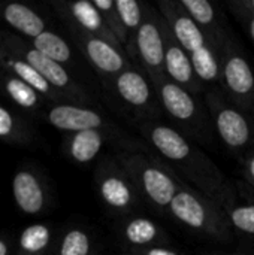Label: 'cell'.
Masks as SVG:
<instances>
[{
  "label": "cell",
  "instance_id": "obj_36",
  "mask_svg": "<svg viewBox=\"0 0 254 255\" xmlns=\"http://www.w3.org/2000/svg\"><path fill=\"white\" fill-rule=\"evenodd\" d=\"M121 255H136V254H133L132 251H127V253H124V254H121Z\"/></svg>",
  "mask_w": 254,
  "mask_h": 255
},
{
  "label": "cell",
  "instance_id": "obj_28",
  "mask_svg": "<svg viewBox=\"0 0 254 255\" xmlns=\"http://www.w3.org/2000/svg\"><path fill=\"white\" fill-rule=\"evenodd\" d=\"M6 91L22 108H33L37 103L36 90H33L21 79H9L6 84Z\"/></svg>",
  "mask_w": 254,
  "mask_h": 255
},
{
  "label": "cell",
  "instance_id": "obj_3",
  "mask_svg": "<svg viewBox=\"0 0 254 255\" xmlns=\"http://www.w3.org/2000/svg\"><path fill=\"white\" fill-rule=\"evenodd\" d=\"M168 215L199 236L217 242H231L234 238V229L223 208L187 182L175 194Z\"/></svg>",
  "mask_w": 254,
  "mask_h": 255
},
{
  "label": "cell",
  "instance_id": "obj_32",
  "mask_svg": "<svg viewBox=\"0 0 254 255\" xmlns=\"http://www.w3.org/2000/svg\"><path fill=\"white\" fill-rule=\"evenodd\" d=\"M12 126L13 121L10 114L6 109L0 108V136H7L12 130Z\"/></svg>",
  "mask_w": 254,
  "mask_h": 255
},
{
  "label": "cell",
  "instance_id": "obj_10",
  "mask_svg": "<svg viewBox=\"0 0 254 255\" xmlns=\"http://www.w3.org/2000/svg\"><path fill=\"white\" fill-rule=\"evenodd\" d=\"M97 193L103 205L117 217H129L141 203V196L115 155L102 158L97 173Z\"/></svg>",
  "mask_w": 254,
  "mask_h": 255
},
{
  "label": "cell",
  "instance_id": "obj_26",
  "mask_svg": "<svg viewBox=\"0 0 254 255\" xmlns=\"http://www.w3.org/2000/svg\"><path fill=\"white\" fill-rule=\"evenodd\" d=\"M49 241H51L49 229L43 224H33L22 232L19 238V245L25 253L37 254L48 247Z\"/></svg>",
  "mask_w": 254,
  "mask_h": 255
},
{
  "label": "cell",
  "instance_id": "obj_5",
  "mask_svg": "<svg viewBox=\"0 0 254 255\" xmlns=\"http://www.w3.org/2000/svg\"><path fill=\"white\" fill-rule=\"evenodd\" d=\"M151 82L156 87L162 111L168 114L177 126L175 128L192 140L211 143L214 127L208 109L201 103L199 97L166 76H160Z\"/></svg>",
  "mask_w": 254,
  "mask_h": 255
},
{
  "label": "cell",
  "instance_id": "obj_11",
  "mask_svg": "<svg viewBox=\"0 0 254 255\" xmlns=\"http://www.w3.org/2000/svg\"><path fill=\"white\" fill-rule=\"evenodd\" d=\"M162 27L165 39V76L198 97L205 96L208 88L198 78L190 55L174 37L165 18L162 21Z\"/></svg>",
  "mask_w": 254,
  "mask_h": 255
},
{
  "label": "cell",
  "instance_id": "obj_30",
  "mask_svg": "<svg viewBox=\"0 0 254 255\" xmlns=\"http://www.w3.org/2000/svg\"><path fill=\"white\" fill-rule=\"evenodd\" d=\"M136 255H184L181 251L169 247V245H160V247H150L142 250H129Z\"/></svg>",
  "mask_w": 254,
  "mask_h": 255
},
{
  "label": "cell",
  "instance_id": "obj_8",
  "mask_svg": "<svg viewBox=\"0 0 254 255\" xmlns=\"http://www.w3.org/2000/svg\"><path fill=\"white\" fill-rule=\"evenodd\" d=\"M220 90L244 112H254V69L238 40L229 33L220 49Z\"/></svg>",
  "mask_w": 254,
  "mask_h": 255
},
{
  "label": "cell",
  "instance_id": "obj_25",
  "mask_svg": "<svg viewBox=\"0 0 254 255\" xmlns=\"http://www.w3.org/2000/svg\"><path fill=\"white\" fill-rule=\"evenodd\" d=\"M93 251L91 238L81 229L69 230L60 244L58 255H90Z\"/></svg>",
  "mask_w": 254,
  "mask_h": 255
},
{
  "label": "cell",
  "instance_id": "obj_6",
  "mask_svg": "<svg viewBox=\"0 0 254 255\" xmlns=\"http://www.w3.org/2000/svg\"><path fill=\"white\" fill-rule=\"evenodd\" d=\"M204 99L214 131L223 145L232 154L246 157L254 146V124L249 114L232 103L220 87L208 88Z\"/></svg>",
  "mask_w": 254,
  "mask_h": 255
},
{
  "label": "cell",
  "instance_id": "obj_22",
  "mask_svg": "<svg viewBox=\"0 0 254 255\" xmlns=\"http://www.w3.org/2000/svg\"><path fill=\"white\" fill-rule=\"evenodd\" d=\"M34 49L45 57L63 64L70 60V46L58 34L52 31H43L34 37Z\"/></svg>",
  "mask_w": 254,
  "mask_h": 255
},
{
  "label": "cell",
  "instance_id": "obj_35",
  "mask_svg": "<svg viewBox=\"0 0 254 255\" xmlns=\"http://www.w3.org/2000/svg\"><path fill=\"white\" fill-rule=\"evenodd\" d=\"M205 255H243L240 253H234V254H229V253H211V254H205Z\"/></svg>",
  "mask_w": 254,
  "mask_h": 255
},
{
  "label": "cell",
  "instance_id": "obj_15",
  "mask_svg": "<svg viewBox=\"0 0 254 255\" xmlns=\"http://www.w3.org/2000/svg\"><path fill=\"white\" fill-rule=\"evenodd\" d=\"M178 3L204 31L211 46L219 51L229 34V28L219 7L208 0H178Z\"/></svg>",
  "mask_w": 254,
  "mask_h": 255
},
{
  "label": "cell",
  "instance_id": "obj_1",
  "mask_svg": "<svg viewBox=\"0 0 254 255\" xmlns=\"http://www.w3.org/2000/svg\"><path fill=\"white\" fill-rule=\"evenodd\" d=\"M138 131L147 146L165 160L181 179L207 194L217 203L228 191L231 182L220 167L192 139L174 126L162 121L138 124Z\"/></svg>",
  "mask_w": 254,
  "mask_h": 255
},
{
  "label": "cell",
  "instance_id": "obj_27",
  "mask_svg": "<svg viewBox=\"0 0 254 255\" xmlns=\"http://www.w3.org/2000/svg\"><path fill=\"white\" fill-rule=\"evenodd\" d=\"M13 70L18 73L19 78H22V81L30 85L33 90L39 91V93H43V94H48L51 91V84L34 69L31 67L28 63H22V61H12L10 63Z\"/></svg>",
  "mask_w": 254,
  "mask_h": 255
},
{
  "label": "cell",
  "instance_id": "obj_31",
  "mask_svg": "<svg viewBox=\"0 0 254 255\" xmlns=\"http://www.w3.org/2000/svg\"><path fill=\"white\" fill-rule=\"evenodd\" d=\"M243 178H244L246 184L254 190V146L250 149V152L244 157Z\"/></svg>",
  "mask_w": 254,
  "mask_h": 255
},
{
  "label": "cell",
  "instance_id": "obj_16",
  "mask_svg": "<svg viewBox=\"0 0 254 255\" xmlns=\"http://www.w3.org/2000/svg\"><path fill=\"white\" fill-rule=\"evenodd\" d=\"M118 233L129 250L169 245V236L163 230V227L153 220L141 215L132 214L129 217H124L118 224Z\"/></svg>",
  "mask_w": 254,
  "mask_h": 255
},
{
  "label": "cell",
  "instance_id": "obj_33",
  "mask_svg": "<svg viewBox=\"0 0 254 255\" xmlns=\"http://www.w3.org/2000/svg\"><path fill=\"white\" fill-rule=\"evenodd\" d=\"M243 1V4L246 6V7H249L250 10H253L254 12V0H241Z\"/></svg>",
  "mask_w": 254,
  "mask_h": 255
},
{
  "label": "cell",
  "instance_id": "obj_20",
  "mask_svg": "<svg viewBox=\"0 0 254 255\" xmlns=\"http://www.w3.org/2000/svg\"><path fill=\"white\" fill-rule=\"evenodd\" d=\"M4 19L7 21V24H10L13 28L19 30L21 33L31 36V37H37L40 33H43L45 30V22L43 19L30 7L19 4V3H10L4 7Z\"/></svg>",
  "mask_w": 254,
  "mask_h": 255
},
{
  "label": "cell",
  "instance_id": "obj_17",
  "mask_svg": "<svg viewBox=\"0 0 254 255\" xmlns=\"http://www.w3.org/2000/svg\"><path fill=\"white\" fill-rule=\"evenodd\" d=\"M69 12L73 18V21L79 25L81 31L96 36V37H100V39H105V40L114 43L115 46L123 48L121 43L111 33V30L106 27L100 12L97 10V7L94 6L93 1H88V0L73 1L69 6Z\"/></svg>",
  "mask_w": 254,
  "mask_h": 255
},
{
  "label": "cell",
  "instance_id": "obj_34",
  "mask_svg": "<svg viewBox=\"0 0 254 255\" xmlns=\"http://www.w3.org/2000/svg\"><path fill=\"white\" fill-rule=\"evenodd\" d=\"M7 254V247L3 241H0V255H6Z\"/></svg>",
  "mask_w": 254,
  "mask_h": 255
},
{
  "label": "cell",
  "instance_id": "obj_12",
  "mask_svg": "<svg viewBox=\"0 0 254 255\" xmlns=\"http://www.w3.org/2000/svg\"><path fill=\"white\" fill-rule=\"evenodd\" d=\"M157 10L168 22L174 37L190 57L210 43L204 31L180 6L178 0H160Z\"/></svg>",
  "mask_w": 254,
  "mask_h": 255
},
{
  "label": "cell",
  "instance_id": "obj_19",
  "mask_svg": "<svg viewBox=\"0 0 254 255\" xmlns=\"http://www.w3.org/2000/svg\"><path fill=\"white\" fill-rule=\"evenodd\" d=\"M13 197L25 214H37L43 208V190L34 175L18 172L13 178Z\"/></svg>",
  "mask_w": 254,
  "mask_h": 255
},
{
  "label": "cell",
  "instance_id": "obj_18",
  "mask_svg": "<svg viewBox=\"0 0 254 255\" xmlns=\"http://www.w3.org/2000/svg\"><path fill=\"white\" fill-rule=\"evenodd\" d=\"M108 142H112V145H115L111 136L99 130H84L73 133L67 146L69 155L73 158V161L79 164H87L99 155L103 145Z\"/></svg>",
  "mask_w": 254,
  "mask_h": 255
},
{
  "label": "cell",
  "instance_id": "obj_2",
  "mask_svg": "<svg viewBox=\"0 0 254 255\" xmlns=\"http://www.w3.org/2000/svg\"><path fill=\"white\" fill-rule=\"evenodd\" d=\"M115 158L133 181L141 200L154 211L168 214L175 194L184 184L181 176L150 148L141 151H115Z\"/></svg>",
  "mask_w": 254,
  "mask_h": 255
},
{
  "label": "cell",
  "instance_id": "obj_21",
  "mask_svg": "<svg viewBox=\"0 0 254 255\" xmlns=\"http://www.w3.org/2000/svg\"><path fill=\"white\" fill-rule=\"evenodd\" d=\"M27 63L31 67H34L52 87L67 88L72 85V79H70L69 73L66 72V69L60 63L45 57L39 51H36V49L28 51L27 52Z\"/></svg>",
  "mask_w": 254,
  "mask_h": 255
},
{
  "label": "cell",
  "instance_id": "obj_13",
  "mask_svg": "<svg viewBox=\"0 0 254 255\" xmlns=\"http://www.w3.org/2000/svg\"><path fill=\"white\" fill-rule=\"evenodd\" d=\"M234 232L254 241V190L244 184H232L219 202Z\"/></svg>",
  "mask_w": 254,
  "mask_h": 255
},
{
  "label": "cell",
  "instance_id": "obj_24",
  "mask_svg": "<svg viewBox=\"0 0 254 255\" xmlns=\"http://www.w3.org/2000/svg\"><path fill=\"white\" fill-rule=\"evenodd\" d=\"M94 6L100 12L106 27L111 30V33L115 36V39L121 43V46L126 49L129 43V34L123 25V21L120 18L118 9L115 6V0H93Z\"/></svg>",
  "mask_w": 254,
  "mask_h": 255
},
{
  "label": "cell",
  "instance_id": "obj_23",
  "mask_svg": "<svg viewBox=\"0 0 254 255\" xmlns=\"http://www.w3.org/2000/svg\"><path fill=\"white\" fill-rule=\"evenodd\" d=\"M115 6L118 9L120 18L129 34V42H130L144 21L147 3H141L136 0H115Z\"/></svg>",
  "mask_w": 254,
  "mask_h": 255
},
{
  "label": "cell",
  "instance_id": "obj_4",
  "mask_svg": "<svg viewBox=\"0 0 254 255\" xmlns=\"http://www.w3.org/2000/svg\"><path fill=\"white\" fill-rule=\"evenodd\" d=\"M105 88L115 109L136 126L160 118L162 106L156 87L136 64L132 63L117 76L106 79Z\"/></svg>",
  "mask_w": 254,
  "mask_h": 255
},
{
  "label": "cell",
  "instance_id": "obj_9",
  "mask_svg": "<svg viewBox=\"0 0 254 255\" xmlns=\"http://www.w3.org/2000/svg\"><path fill=\"white\" fill-rule=\"evenodd\" d=\"M162 21L160 12L151 4H147L144 21L124 49L130 61L141 67L151 81L165 76V39Z\"/></svg>",
  "mask_w": 254,
  "mask_h": 255
},
{
  "label": "cell",
  "instance_id": "obj_29",
  "mask_svg": "<svg viewBox=\"0 0 254 255\" xmlns=\"http://www.w3.org/2000/svg\"><path fill=\"white\" fill-rule=\"evenodd\" d=\"M229 9L232 10V13L238 18V21L244 25V28L247 30L250 39L254 43V12L250 10L249 7H246L243 4L241 0H229L228 1Z\"/></svg>",
  "mask_w": 254,
  "mask_h": 255
},
{
  "label": "cell",
  "instance_id": "obj_14",
  "mask_svg": "<svg viewBox=\"0 0 254 255\" xmlns=\"http://www.w3.org/2000/svg\"><path fill=\"white\" fill-rule=\"evenodd\" d=\"M82 49L91 63V66L102 75V78L111 79L121 73L126 67L132 64L130 58L127 57L126 51L120 46H115L114 43L87 34L82 31Z\"/></svg>",
  "mask_w": 254,
  "mask_h": 255
},
{
  "label": "cell",
  "instance_id": "obj_7",
  "mask_svg": "<svg viewBox=\"0 0 254 255\" xmlns=\"http://www.w3.org/2000/svg\"><path fill=\"white\" fill-rule=\"evenodd\" d=\"M48 121L64 131L99 130L112 137L115 151H141L148 148L145 142L126 133L117 123L111 121L100 111L79 105H57L48 114Z\"/></svg>",
  "mask_w": 254,
  "mask_h": 255
}]
</instances>
